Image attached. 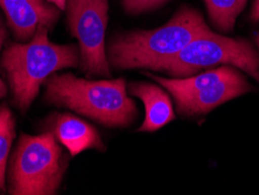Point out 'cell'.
<instances>
[{
  "mask_svg": "<svg viewBox=\"0 0 259 195\" xmlns=\"http://www.w3.org/2000/svg\"><path fill=\"white\" fill-rule=\"evenodd\" d=\"M49 3H52L53 5H55L56 7H59L61 11L66 10V4L67 0H48Z\"/></svg>",
  "mask_w": 259,
  "mask_h": 195,
  "instance_id": "obj_16",
  "label": "cell"
},
{
  "mask_svg": "<svg viewBox=\"0 0 259 195\" xmlns=\"http://www.w3.org/2000/svg\"><path fill=\"white\" fill-rule=\"evenodd\" d=\"M234 66L259 82V52L245 39H234L210 32L196 37L180 52L155 62L148 68L172 77H188L208 68Z\"/></svg>",
  "mask_w": 259,
  "mask_h": 195,
  "instance_id": "obj_5",
  "label": "cell"
},
{
  "mask_svg": "<svg viewBox=\"0 0 259 195\" xmlns=\"http://www.w3.org/2000/svg\"><path fill=\"white\" fill-rule=\"evenodd\" d=\"M254 42H256L257 49H258V52H259V32L256 34V37H254Z\"/></svg>",
  "mask_w": 259,
  "mask_h": 195,
  "instance_id": "obj_17",
  "label": "cell"
},
{
  "mask_svg": "<svg viewBox=\"0 0 259 195\" xmlns=\"http://www.w3.org/2000/svg\"><path fill=\"white\" fill-rule=\"evenodd\" d=\"M49 28L39 26L27 42H10L4 49L0 66L6 76L13 103L27 111L40 88L56 71L79 66L77 45H59L49 40Z\"/></svg>",
  "mask_w": 259,
  "mask_h": 195,
  "instance_id": "obj_1",
  "label": "cell"
},
{
  "mask_svg": "<svg viewBox=\"0 0 259 195\" xmlns=\"http://www.w3.org/2000/svg\"><path fill=\"white\" fill-rule=\"evenodd\" d=\"M68 167L67 154L49 131L21 133L9 162L7 192L11 195H53Z\"/></svg>",
  "mask_w": 259,
  "mask_h": 195,
  "instance_id": "obj_4",
  "label": "cell"
},
{
  "mask_svg": "<svg viewBox=\"0 0 259 195\" xmlns=\"http://www.w3.org/2000/svg\"><path fill=\"white\" fill-rule=\"evenodd\" d=\"M45 131L52 132L55 138L75 157L83 151H104L100 133L93 125L71 113H53L45 123Z\"/></svg>",
  "mask_w": 259,
  "mask_h": 195,
  "instance_id": "obj_9",
  "label": "cell"
},
{
  "mask_svg": "<svg viewBox=\"0 0 259 195\" xmlns=\"http://www.w3.org/2000/svg\"><path fill=\"white\" fill-rule=\"evenodd\" d=\"M0 7L19 42L29 41L39 26L54 28L61 13L48 0H0Z\"/></svg>",
  "mask_w": 259,
  "mask_h": 195,
  "instance_id": "obj_8",
  "label": "cell"
},
{
  "mask_svg": "<svg viewBox=\"0 0 259 195\" xmlns=\"http://www.w3.org/2000/svg\"><path fill=\"white\" fill-rule=\"evenodd\" d=\"M127 93L144 103L145 120L139 128L140 132L157 131L175 120L168 91L148 82H132Z\"/></svg>",
  "mask_w": 259,
  "mask_h": 195,
  "instance_id": "obj_10",
  "label": "cell"
},
{
  "mask_svg": "<svg viewBox=\"0 0 259 195\" xmlns=\"http://www.w3.org/2000/svg\"><path fill=\"white\" fill-rule=\"evenodd\" d=\"M169 0H121L125 12L131 15H138L148 11H153Z\"/></svg>",
  "mask_w": 259,
  "mask_h": 195,
  "instance_id": "obj_13",
  "label": "cell"
},
{
  "mask_svg": "<svg viewBox=\"0 0 259 195\" xmlns=\"http://www.w3.org/2000/svg\"><path fill=\"white\" fill-rule=\"evenodd\" d=\"M44 86L47 103L70 109L108 128H126L138 114L124 79L91 81L70 72H55Z\"/></svg>",
  "mask_w": 259,
  "mask_h": 195,
  "instance_id": "obj_2",
  "label": "cell"
},
{
  "mask_svg": "<svg viewBox=\"0 0 259 195\" xmlns=\"http://www.w3.org/2000/svg\"><path fill=\"white\" fill-rule=\"evenodd\" d=\"M251 19H252L253 21L259 22V0H254L253 3V6H252V10H251Z\"/></svg>",
  "mask_w": 259,
  "mask_h": 195,
  "instance_id": "obj_15",
  "label": "cell"
},
{
  "mask_svg": "<svg viewBox=\"0 0 259 195\" xmlns=\"http://www.w3.org/2000/svg\"><path fill=\"white\" fill-rule=\"evenodd\" d=\"M67 22L78 41L81 69L88 76L111 75L105 47L109 0H67Z\"/></svg>",
  "mask_w": 259,
  "mask_h": 195,
  "instance_id": "obj_7",
  "label": "cell"
},
{
  "mask_svg": "<svg viewBox=\"0 0 259 195\" xmlns=\"http://www.w3.org/2000/svg\"><path fill=\"white\" fill-rule=\"evenodd\" d=\"M174 98L182 116L203 114L223 103L250 93L253 87L234 66H221L184 79H165L146 74Z\"/></svg>",
  "mask_w": 259,
  "mask_h": 195,
  "instance_id": "obj_6",
  "label": "cell"
},
{
  "mask_svg": "<svg viewBox=\"0 0 259 195\" xmlns=\"http://www.w3.org/2000/svg\"><path fill=\"white\" fill-rule=\"evenodd\" d=\"M211 30L199 11L182 7L161 27L151 30H132L113 36L106 56L116 69H148L152 64L181 51L196 37Z\"/></svg>",
  "mask_w": 259,
  "mask_h": 195,
  "instance_id": "obj_3",
  "label": "cell"
},
{
  "mask_svg": "<svg viewBox=\"0 0 259 195\" xmlns=\"http://www.w3.org/2000/svg\"><path fill=\"white\" fill-rule=\"evenodd\" d=\"M15 138V118L9 106L0 105V193L6 190L7 163Z\"/></svg>",
  "mask_w": 259,
  "mask_h": 195,
  "instance_id": "obj_12",
  "label": "cell"
},
{
  "mask_svg": "<svg viewBox=\"0 0 259 195\" xmlns=\"http://www.w3.org/2000/svg\"><path fill=\"white\" fill-rule=\"evenodd\" d=\"M211 24L220 32L229 33L236 19L245 9L247 0H204Z\"/></svg>",
  "mask_w": 259,
  "mask_h": 195,
  "instance_id": "obj_11",
  "label": "cell"
},
{
  "mask_svg": "<svg viewBox=\"0 0 259 195\" xmlns=\"http://www.w3.org/2000/svg\"><path fill=\"white\" fill-rule=\"evenodd\" d=\"M7 37V32H6V27L4 25L3 18L0 17V51H2V47L4 46V42H5ZM7 86L6 83L3 81V79L0 77V99H3L4 97L7 95Z\"/></svg>",
  "mask_w": 259,
  "mask_h": 195,
  "instance_id": "obj_14",
  "label": "cell"
}]
</instances>
